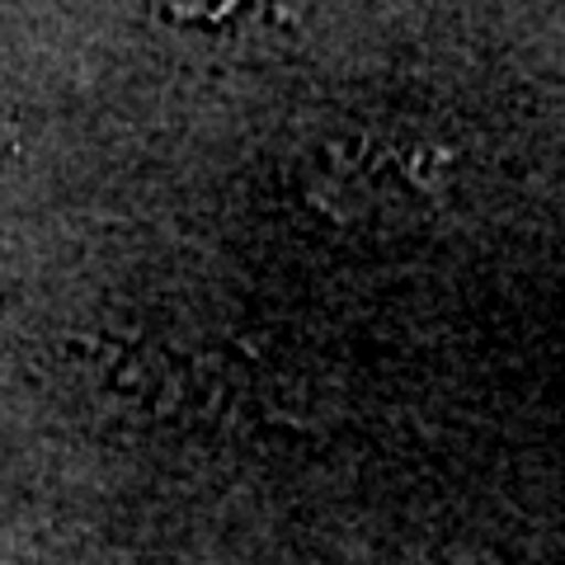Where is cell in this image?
I'll return each mask as SVG.
<instances>
[{"label":"cell","mask_w":565,"mask_h":565,"mask_svg":"<svg viewBox=\"0 0 565 565\" xmlns=\"http://www.w3.org/2000/svg\"><path fill=\"white\" fill-rule=\"evenodd\" d=\"M14 137H20V132H14V114L0 104V166L14 156Z\"/></svg>","instance_id":"6da1fadb"}]
</instances>
